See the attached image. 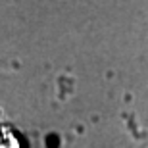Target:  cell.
Returning a JSON list of instances; mask_svg holds the SVG:
<instances>
[{
  "instance_id": "6da1fadb",
  "label": "cell",
  "mask_w": 148,
  "mask_h": 148,
  "mask_svg": "<svg viewBox=\"0 0 148 148\" xmlns=\"http://www.w3.org/2000/svg\"><path fill=\"white\" fill-rule=\"evenodd\" d=\"M0 148H23L16 131L10 125H6L2 119H0Z\"/></svg>"
}]
</instances>
